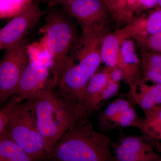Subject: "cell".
<instances>
[{
  "label": "cell",
  "instance_id": "cell-1",
  "mask_svg": "<svg viewBox=\"0 0 161 161\" xmlns=\"http://www.w3.org/2000/svg\"><path fill=\"white\" fill-rule=\"evenodd\" d=\"M108 136L95 131L80 109L46 159L54 161H113Z\"/></svg>",
  "mask_w": 161,
  "mask_h": 161
},
{
  "label": "cell",
  "instance_id": "cell-2",
  "mask_svg": "<svg viewBox=\"0 0 161 161\" xmlns=\"http://www.w3.org/2000/svg\"><path fill=\"white\" fill-rule=\"evenodd\" d=\"M103 36L81 35L70 51L58 86L59 96L77 104L90 78L102 63L100 54Z\"/></svg>",
  "mask_w": 161,
  "mask_h": 161
},
{
  "label": "cell",
  "instance_id": "cell-3",
  "mask_svg": "<svg viewBox=\"0 0 161 161\" xmlns=\"http://www.w3.org/2000/svg\"><path fill=\"white\" fill-rule=\"evenodd\" d=\"M34 99L37 127L44 141L47 158L69 128L78 107L46 88Z\"/></svg>",
  "mask_w": 161,
  "mask_h": 161
},
{
  "label": "cell",
  "instance_id": "cell-4",
  "mask_svg": "<svg viewBox=\"0 0 161 161\" xmlns=\"http://www.w3.org/2000/svg\"><path fill=\"white\" fill-rule=\"evenodd\" d=\"M9 102L5 132L28 153L32 161L46 159L45 143L36 123L34 98L21 101L12 96Z\"/></svg>",
  "mask_w": 161,
  "mask_h": 161
},
{
  "label": "cell",
  "instance_id": "cell-5",
  "mask_svg": "<svg viewBox=\"0 0 161 161\" xmlns=\"http://www.w3.org/2000/svg\"><path fill=\"white\" fill-rule=\"evenodd\" d=\"M66 14L51 9L47 13L44 34L52 60L53 84L58 86L70 51L76 40L75 27Z\"/></svg>",
  "mask_w": 161,
  "mask_h": 161
},
{
  "label": "cell",
  "instance_id": "cell-6",
  "mask_svg": "<svg viewBox=\"0 0 161 161\" xmlns=\"http://www.w3.org/2000/svg\"><path fill=\"white\" fill-rule=\"evenodd\" d=\"M64 14L77 20L82 34L102 36L112 17L102 0H69L62 6Z\"/></svg>",
  "mask_w": 161,
  "mask_h": 161
},
{
  "label": "cell",
  "instance_id": "cell-7",
  "mask_svg": "<svg viewBox=\"0 0 161 161\" xmlns=\"http://www.w3.org/2000/svg\"><path fill=\"white\" fill-rule=\"evenodd\" d=\"M28 39L24 37L4 49L0 60V107L11 98L23 68L29 59Z\"/></svg>",
  "mask_w": 161,
  "mask_h": 161
},
{
  "label": "cell",
  "instance_id": "cell-8",
  "mask_svg": "<svg viewBox=\"0 0 161 161\" xmlns=\"http://www.w3.org/2000/svg\"><path fill=\"white\" fill-rule=\"evenodd\" d=\"M43 14L39 3L34 1L25 10L11 18L9 23L0 29V52L26 36Z\"/></svg>",
  "mask_w": 161,
  "mask_h": 161
},
{
  "label": "cell",
  "instance_id": "cell-9",
  "mask_svg": "<svg viewBox=\"0 0 161 161\" xmlns=\"http://www.w3.org/2000/svg\"><path fill=\"white\" fill-rule=\"evenodd\" d=\"M49 70L46 64L29 59L23 68L12 96L21 101L34 98L46 88Z\"/></svg>",
  "mask_w": 161,
  "mask_h": 161
},
{
  "label": "cell",
  "instance_id": "cell-10",
  "mask_svg": "<svg viewBox=\"0 0 161 161\" xmlns=\"http://www.w3.org/2000/svg\"><path fill=\"white\" fill-rule=\"evenodd\" d=\"M111 69V68L107 67L102 71L96 72L90 78L79 97L77 104L81 112L89 118L102 106L100 96L110 80Z\"/></svg>",
  "mask_w": 161,
  "mask_h": 161
},
{
  "label": "cell",
  "instance_id": "cell-11",
  "mask_svg": "<svg viewBox=\"0 0 161 161\" xmlns=\"http://www.w3.org/2000/svg\"><path fill=\"white\" fill-rule=\"evenodd\" d=\"M140 65L141 60L136 53L135 41L131 38L125 39L120 45L116 67L122 71L130 90L142 79Z\"/></svg>",
  "mask_w": 161,
  "mask_h": 161
},
{
  "label": "cell",
  "instance_id": "cell-12",
  "mask_svg": "<svg viewBox=\"0 0 161 161\" xmlns=\"http://www.w3.org/2000/svg\"><path fill=\"white\" fill-rule=\"evenodd\" d=\"M129 95L132 101L143 110L149 112L161 104V84L148 85L142 79L135 86L130 90Z\"/></svg>",
  "mask_w": 161,
  "mask_h": 161
},
{
  "label": "cell",
  "instance_id": "cell-13",
  "mask_svg": "<svg viewBox=\"0 0 161 161\" xmlns=\"http://www.w3.org/2000/svg\"><path fill=\"white\" fill-rule=\"evenodd\" d=\"M128 38L124 28L116 30L104 35L101 40L100 54L102 63L108 67L114 68L117 64V57L121 44Z\"/></svg>",
  "mask_w": 161,
  "mask_h": 161
},
{
  "label": "cell",
  "instance_id": "cell-14",
  "mask_svg": "<svg viewBox=\"0 0 161 161\" xmlns=\"http://www.w3.org/2000/svg\"><path fill=\"white\" fill-rule=\"evenodd\" d=\"M141 66L143 72L142 80L161 84V53L141 50Z\"/></svg>",
  "mask_w": 161,
  "mask_h": 161
},
{
  "label": "cell",
  "instance_id": "cell-15",
  "mask_svg": "<svg viewBox=\"0 0 161 161\" xmlns=\"http://www.w3.org/2000/svg\"><path fill=\"white\" fill-rule=\"evenodd\" d=\"M23 148L4 131L0 136V161H31Z\"/></svg>",
  "mask_w": 161,
  "mask_h": 161
},
{
  "label": "cell",
  "instance_id": "cell-16",
  "mask_svg": "<svg viewBox=\"0 0 161 161\" xmlns=\"http://www.w3.org/2000/svg\"><path fill=\"white\" fill-rule=\"evenodd\" d=\"M113 161H161L160 155L155 152L140 153L125 149L119 144L112 142Z\"/></svg>",
  "mask_w": 161,
  "mask_h": 161
},
{
  "label": "cell",
  "instance_id": "cell-17",
  "mask_svg": "<svg viewBox=\"0 0 161 161\" xmlns=\"http://www.w3.org/2000/svg\"><path fill=\"white\" fill-rule=\"evenodd\" d=\"M145 118L140 130L150 138H161V106H157L149 112H145Z\"/></svg>",
  "mask_w": 161,
  "mask_h": 161
},
{
  "label": "cell",
  "instance_id": "cell-18",
  "mask_svg": "<svg viewBox=\"0 0 161 161\" xmlns=\"http://www.w3.org/2000/svg\"><path fill=\"white\" fill-rule=\"evenodd\" d=\"M150 137L146 136L122 135L117 142L127 150L134 152L151 153L154 152L153 144L148 141Z\"/></svg>",
  "mask_w": 161,
  "mask_h": 161
},
{
  "label": "cell",
  "instance_id": "cell-19",
  "mask_svg": "<svg viewBox=\"0 0 161 161\" xmlns=\"http://www.w3.org/2000/svg\"><path fill=\"white\" fill-rule=\"evenodd\" d=\"M34 0H0V19H11L25 10Z\"/></svg>",
  "mask_w": 161,
  "mask_h": 161
},
{
  "label": "cell",
  "instance_id": "cell-20",
  "mask_svg": "<svg viewBox=\"0 0 161 161\" xmlns=\"http://www.w3.org/2000/svg\"><path fill=\"white\" fill-rule=\"evenodd\" d=\"M132 39L138 45L141 51L161 52V32L154 34L137 36Z\"/></svg>",
  "mask_w": 161,
  "mask_h": 161
},
{
  "label": "cell",
  "instance_id": "cell-21",
  "mask_svg": "<svg viewBox=\"0 0 161 161\" xmlns=\"http://www.w3.org/2000/svg\"><path fill=\"white\" fill-rule=\"evenodd\" d=\"M110 11L112 18L119 24L129 23L124 0H102Z\"/></svg>",
  "mask_w": 161,
  "mask_h": 161
},
{
  "label": "cell",
  "instance_id": "cell-22",
  "mask_svg": "<svg viewBox=\"0 0 161 161\" xmlns=\"http://www.w3.org/2000/svg\"><path fill=\"white\" fill-rule=\"evenodd\" d=\"M143 119L139 117L133 105L122 113L116 124V128L135 127L140 129Z\"/></svg>",
  "mask_w": 161,
  "mask_h": 161
},
{
  "label": "cell",
  "instance_id": "cell-23",
  "mask_svg": "<svg viewBox=\"0 0 161 161\" xmlns=\"http://www.w3.org/2000/svg\"><path fill=\"white\" fill-rule=\"evenodd\" d=\"M146 31L148 34L161 32V9L158 8L147 19Z\"/></svg>",
  "mask_w": 161,
  "mask_h": 161
},
{
  "label": "cell",
  "instance_id": "cell-24",
  "mask_svg": "<svg viewBox=\"0 0 161 161\" xmlns=\"http://www.w3.org/2000/svg\"><path fill=\"white\" fill-rule=\"evenodd\" d=\"M119 89V83L115 82L110 79L105 87L102 92L100 96V102L103 104L117 94Z\"/></svg>",
  "mask_w": 161,
  "mask_h": 161
},
{
  "label": "cell",
  "instance_id": "cell-25",
  "mask_svg": "<svg viewBox=\"0 0 161 161\" xmlns=\"http://www.w3.org/2000/svg\"><path fill=\"white\" fill-rule=\"evenodd\" d=\"M9 108V101L0 108V136L6 130L8 122V113Z\"/></svg>",
  "mask_w": 161,
  "mask_h": 161
},
{
  "label": "cell",
  "instance_id": "cell-26",
  "mask_svg": "<svg viewBox=\"0 0 161 161\" xmlns=\"http://www.w3.org/2000/svg\"><path fill=\"white\" fill-rule=\"evenodd\" d=\"M114 100L116 105L117 112L119 114H122L125 110L133 105L132 101L131 102L124 98H117Z\"/></svg>",
  "mask_w": 161,
  "mask_h": 161
},
{
  "label": "cell",
  "instance_id": "cell-27",
  "mask_svg": "<svg viewBox=\"0 0 161 161\" xmlns=\"http://www.w3.org/2000/svg\"><path fill=\"white\" fill-rule=\"evenodd\" d=\"M110 79L119 83V82L124 79L123 73L119 68L115 67L114 68H111L110 73Z\"/></svg>",
  "mask_w": 161,
  "mask_h": 161
},
{
  "label": "cell",
  "instance_id": "cell-28",
  "mask_svg": "<svg viewBox=\"0 0 161 161\" xmlns=\"http://www.w3.org/2000/svg\"><path fill=\"white\" fill-rule=\"evenodd\" d=\"M139 12L142 9H150L157 5L158 0H137Z\"/></svg>",
  "mask_w": 161,
  "mask_h": 161
},
{
  "label": "cell",
  "instance_id": "cell-29",
  "mask_svg": "<svg viewBox=\"0 0 161 161\" xmlns=\"http://www.w3.org/2000/svg\"><path fill=\"white\" fill-rule=\"evenodd\" d=\"M44 1H45V0H44Z\"/></svg>",
  "mask_w": 161,
  "mask_h": 161
}]
</instances>
